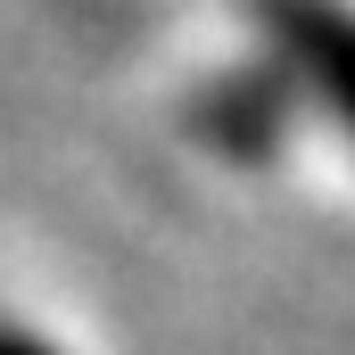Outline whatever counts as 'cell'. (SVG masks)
Listing matches in <instances>:
<instances>
[{
    "label": "cell",
    "instance_id": "cell-1",
    "mask_svg": "<svg viewBox=\"0 0 355 355\" xmlns=\"http://www.w3.org/2000/svg\"><path fill=\"white\" fill-rule=\"evenodd\" d=\"M281 75L355 141V0H248Z\"/></svg>",
    "mask_w": 355,
    "mask_h": 355
},
{
    "label": "cell",
    "instance_id": "cell-2",
    "mask_svg": "<svg viewBox=\"0 0 355 355\" xmlns=\"http://www.w3.org/2000/svg\"><path fill=\"white\" fill-rule=\"evenodd\" d=\"M0 355H58L42 331H25V322H0Z\"/></svg>",
    "mask_w": 355,
    "mask_h": 355
}]
</instances>
